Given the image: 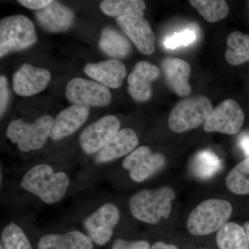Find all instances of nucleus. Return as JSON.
Listing matches in <instances>:
<instances>
[{"instance_id":"obj_12","label":"nucleus","mask_w":249,"mask_h":249,"mask_svg":"<svg viewBox=\"0 0 249 249\" xmlns=\"http://www.w3.org/2000/svg\"><path fill=\"white\" fill-rule=\"evenodd\" d=\"M245 115L240 105L232 99H228L213 109L204 124L207 132L237 134L242 128Z\"/></svg>"},{"instance_id":"obj_3","label":"nucleus","mask_w":249,"mask_h":249,"mask_svg":"<svg viewBox=\"0 0 249 249\" xmlns=\"http://www.w3.org/2000/svg\"><path fill=\"white\" fill-rule=\"evenodd\" d=\"M175 196V191L168 186L142 190L129 197V213L139 222L155 225L170 217Z\"/></svg>"},{"instance_id":"obj_22","label":"nucleus","mask_w":249,"mask_h":249,"mask_svg":"<svg viewBox=\"0 0 249 249\" xmlns=\"http://www.w3.org/2000/svg\"><path fill=\"white\" fill-rule=\"evenodd\" d=\"M218 249H249L246 231L238 224L228 222L216 235Z\"/></svg>"},{"instance_id":"obj_15","label":"nucleus","mask_w":249,"mask_h":249,"mask_svg":"<svg viewBox=\"0 0 249 249\" xmlns=\"http://www.w3.org/2000/svg\"><path fill=\"white\" fill-rule=\"evenodd\" d=\"M89 107L72 105L54 119L50 139L58 142L73 135L85 124L89 115Z\"/></svg>"},{"instance_id":"obj_7","label":"nucleus","mask_w":249,"mask_h":249,"mask_svg":"<svg viewBox=\"0 0 249 249\" xmlns=\"http://www.w3.org/2000/svg\"><path fill=\"white\" fill-rule=\"evenodd\" d=\"M37 41L35 27L31 19L16 15L0 22V57L31 47Z\"/></svg>"},{"instance_id":"obj_35","label":"nucleus","mask_w":249,"mask_h":249,"mask_svg":"<svg viewBox=\"0 0 249 249\" xmlns=\"http://www.w3.org/2000/svg\"></svg>"},{"instance_id":"obj_19","label":"nucleus","mask_w":249,"mask_h":249,"mask_svg":"<svg viewBox=\"0 0 249 249\" xmlns=\"http://www.w3.org/2000/svg\"><path fill=\"white\" fill-rule=\"evenodd\" d=\"M36 17L41 27L52 33L67 31L74 21L73 11L56 1H52L43 9L37 10Z\"/></svg>"},{"instance_id":"obj_10","label":"nucleus","mask_w":249,"mask_h":249,"mask_svg":"<svg viewBox=\"0 0 249 249\" xmlns=\"http://www.w3.org/2000/svg\"><path fill=\"white\" fill-rule=\"evenodd\" d=\"M164 156L152 151L147 146H141L124 157L121 168L127 173L130 181L141 183L147 181L164 168Z\"/></svg>"},{"instance_id":"obj_34","label":"nucleus","mask_w":249,"mask_h":249,"mask_svg":"<svg viewBox=\"0 0 249 249\" xmlns=\"http://www.w3.org/2000/svg\"><path fill=\"white\" fill-rule=\"evenodd\" d=\"M246 232H247V237H248L249 242V224L248 226L247 227V229H246Z\"/></svg>"},{"instance_id":"obj_17","label":"nucleus","mask_w":249,"mask_h":249,"mask_svg":"<svg viewBox=\"0 0 249 249\" xmlns=\"http://www.w3.org/2000/svg\"><path fill=\"white\" fill-rule=\"evenodd\" d=\"M160 75V71L155 65L149 62H139L129 75L128 92L138 102H145L152 96V83Z\"/></svg>"},{"instance_id":"obj_28","label":"nucleus","mask_w":249,"mask_h":249,"mask_svg":"<svg viewBox=\"0 0 249 249\" xmlns=\"http://www.w3.org/2000/svg\"><path fill=\"white\" fill-rule=\"evenodd\" d=\"M196 40V34L192 29H186L181 32L175 33L173 36L165 38L163 45L168 49H178L186 47Z\"/></svg>"},{"instance_id":"obj_16","label":"nucleus","mask_w":249,"mask_h":249,"mask_svg":"<svg viewBox=\"0 0 249 249\" xmlns=\"http://www.w3.org/2000/svg\"><path fill=\"white\" fill-rule=\"evenodd\" d=\"M50 80L48 70L25 64L14 75L13 88L19 96H31L43 91Z\"/></svg>"},{"instance_id":"obj_11","label":"nucleus","mask_w":249,"mask_h":249,"mask_svg":"<svg viewBox=\"0 0 249 249\" xmlns=\"http://www.w3.org/2000/svg\"><path fill=\"white\" fill-rule=\"evenodd\" d=\"M65 94L69 102L79 106L104 107L111 101V94L107 88L96 82L73 78L68 82Z\"/></svg>"},{"instance_id":"obj_4","label":"nucleus","mask_w":249,"mask_h":249,"mask_svg":"<svg viewBox=\"0 0 249 249\" xmlns=\"http://www.w3.org/2000/svg\"><path fill=\"white\" fill-rule=\"evenodd\" d=\"M53 122L54 119L49 115L40 116L33 123L22 119L11 121L6 129V138L21 153L40 151L50 139Z\"/></svg>"},{"instance_id":"obj_20","label":"nucleus","mask_w":249,"mask_h":249,"mask_svg":"<svg viewBox=\"0 0 249 249\" xmlns=\"http://www.w3.org/2000/svg\"><path fill=\"white\" fill-rule=\"evenodd\" d=\"M161 68L167 82L177 94L180 96L191 94V67L188 62L181 59L167 58L162 61Z\"/></svg>"},{"instance_id":"obj_29","label":"nucleus","mask_w":249,"mask_h":249,"mask_svg":"<svg viewBox=\"0 0 249 249\" xmlns=\"http://www.w3.org/2000/svg\"><path fill=\"white\" fill-rule=\"evenodd\" d=\"M152 244L143 239H127L117 236L106 249H150Z\"/></svg>"},{"instance_id":"obj_21","label":"nucleus","mask_w":249,"mask_h":249,"mask_svg":"<svg viewBox=\"0 0 249 249\" xmlns=\"http://www.w3.org/2000/svg\"><path fill=\"white\" fill-rule=\"evenodd\" d=\"M99 47L104 53L114 58H124L130 53L132 45L124 35L116 29L106 27L101 33Z\"/></svg>"},{"instance_id":"obj_25","label":"nucleus","mask_w":249,"mask_h":249,"mask_svg":"<svg viewBox=\"0 0 249 249\" xmlns=\"http://www.w3.org/2000/svg\"><path fill=\"white\" fill-rule=\"evenodd\" d=\"M101 11L109 16L122 17L134 16L142 18L145 4L139 0H105L101 4Z\"/></svg>"},{"instance_id":"obj_24","label":"nucleus","mask_w":249,"mask_h":249,"mask_svg":"<svg viewBox=\"0 0 249 249\" xmlns=\"http://www.w3.org/2000/svg\"><path fill=\"white\" fill-rule=\"evenodd\" d=\"M225 58L230 65H239L249 61V35L234 31L227 38Z\"/></svg>"},{"instance_id":"obj_9","label":"nucleus","mask_w":249,"mask_h":249,"mask_svg":"<svg viewBox=\"0 0 249 249\" xmlns=\"http://www.w3.org/2000/svg\"><path fill=\"white\" fill-rule=\"evenodd\" d=\"M121 129V122L115 116H103L87 126L78 136L80 152L85 156V163L96 155Z\"/></svg>"},{"instance_id":"obj_6","label":"nucleus","mask_w":249,"mask_h":249,"mask_svg":"<svg viewBox=\"0 0 249 249\" xmlns=\"http://www.w3.org/2000/svg\"><path fill=\"white\" fill-rule=\"evenodd\" d=\"M231 204L222 199L202 201L192 211L187 221V229L195 236H206L217 232L230 219Z\"/></svg>"},{"instance_id":"obj_18","label":"nucleus","mask_w":249,"mask_h":249,"mask_svg":"<svg viewBox=\"0 0 249 249\" xmlns=\"http://www.w3.org/2000/svg\"><path fill=\"white\" fill-rule=\"evenodd\" d=\"M85 73L106 88H120L127 74L125 67L116 59L105 60L98 63H89L85 67Z\"/></svg>"},{"instance_id":"obj_31","label":"nucleus","mask_w":249,"mask_h":249,"mask_svg":"<svg viewBox=\"0 0 249 249\" xmlns=\"http://www.w3.org/2000/svg\"><path fill=\"white\" fill-rule=\"evenodd\" d=\"M52 0H19L18 2L28 9L40 10L49 6Z\"/></svg>"},{"instance_id":"obj_27","label":"nucleus","mask_w":249,"mask_h":249,"mask_svg":"<svg viewBox=\"0 0 249 249\" xmlns=\"http://www.w3.org/2000/svg\"><path fill=\"white\" fill-rule=\"evenodd\" d=\"M189 2L209 22H218L229 14V6L222 0H191Z\"/></svg>"},{"instance_id":"obj_32","label":"nucleus","mask_w":249,"mask_h":249,"mask_svg":"<svg viewBox=\"0 0 249 249\" xmlns=\"http://www.w3.org/2000/svg\"><path fill=\"white\" fill-rule=\"evenodd\" d=\"M239 144L245 155L249 157V134H242L239 139Z\"/></svg>"},{"instance_id":"obj_26","label":"nucleus","mask_w":249,"mask_h":249,"mask_svg":"<svg viewBox=\"0 0 249 249\" xmlns=\"http://www.w3.org/2000/svg\"><path fill=\"white\" fill-rule=\"evenodd\" d=\"M226 185L234 194H249V157L235 165L228 174Z\"/></svg>"},{"instance_id":"obj_30","label":"nucleus","mask_w":249,"mask_h":249,"mask_svg":"<svg viewBox=\"0 0 249 249\" xmlns=\"http://www.w3.org/2000/svg\"><path fill=\"white\" fill-rule=\"evenodd\" d=\"M9 101V89H8L7 80L6 77H0V114L1 117L4 114Z\"/></svg>"},{"instance_id":"obj_8","label":"nucleus","mask_w":249,"mask_h":249,"mask_svg":"<svg viewBox=\"0 0 249 249\" xmlns=\"http://www.w3.org/2000/svg\"><path fill=\"white\" fill-rule=\"evenodd\" d=\"M213 110L212 104L203 96L179 101L170 112L168 125L172 131L182 133L204 124Z\"/></svg>"},{"instance_id":"obj_23","label":"nucleus","mask_w":249,"mask_h":249,"mask_svg":"<svg viewBox=\"0 0 249 249\" xmlns=\"http://www.w3.org/2000/svg\"><path fill=\"white\" fill-rule=\"evenodd\" d=\"M222 161L214 152L209 150L198 152L192 160L193 175L199 179L212 178L222 168Z\"/></svg>"},{"instance_id":"obj_5","label":"nucleus","mask_w":249,"mask_h":249,"mask_svg":"<svg viewBox=\"0 0 249 249\" xmlns=\"http://www.w3.org/2000/svg\"><path fill=\"white\" fill-rule=\"evenodd\" d=\"M31 234L35 249H98L89 236L68 222L47 229L31 223Z\"/></svg>"},{"instance_id":"obj_1","label":"nucleus","mask_w":249,"mask_h":249,"mask_svg":"<svg viewBox=\"0 0 249 249\" xmlns=\"http://www.w3.org/2000/svg\"><path fill=\"white\" fill-rule=\"evenodd\" d=\"M73 166L48 160L14 169H1V201L11 213L24 214L28 208L54 206L88 189Z\"/></svg>"},{"instance_id":"obj_13","label":"nucleus","mask_w":249,"mask_h":249,"mask_svg":"<svg viewBox=\"0 0 249 249\" xmlns=\"http://www.w3.org/2000/svg\"><path fill=\"white\" fill-rule=\"evenodd\" d=\"M1 226L0 249H35L31 234V214L12 213Z\"/></svg>"},{"instance_id":"obj_2","label":"nucleus","mask_w":249,"mask_h":249,"mask_svg":"<svg viewBox=\"0 0 249 249\" xmlns=\"http://www.w3.org/2000/svg\"><path fill=\"white\" fill-rule=\"evenodd\" d=\"M91 188L76 196L66 221L89 236L98 249H107L117 236L122 214L108 193L93 191Z\"/></svg>"},{"instance_id":"obj_33","label":"nucleus","mask_w":249,"mask_h":249,"mask_svg":"<svg viewBox=\"0 0 249 249\" xmlns=\"http://www.w3.org/2000/svg\"><path fill=\"white\" fill-rule=\"evenodd\" d=\"M150 249H178V246L174 244L167 243L163 241L154 242Z\"/></svg>"},{"instance_id":"obj_14","label":"nucleus","mask_w":249,"mask_h":249,"mask_svg":"<svg viewBox=\"0 0 249 249\" xmlns=\"http://www.w3.org/2000/svg\"><path fill=\"white\" fill-rule=\"evenodd\" d=\"M116 22L139 52L145 55H151L155 52V34L146 19L137 16H126L116 18Z\"/></svg>"}]
</instances>
